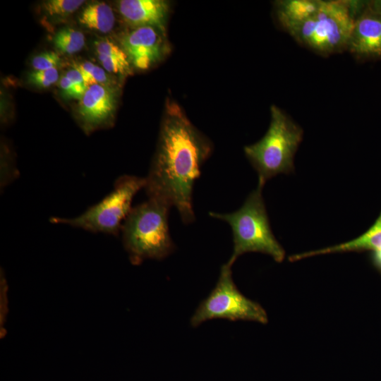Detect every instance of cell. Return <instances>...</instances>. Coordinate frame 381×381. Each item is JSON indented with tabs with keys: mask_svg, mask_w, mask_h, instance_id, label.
Instances as JSON below:
<instances>
[{
	"mask_svg": "<svg viewBox=\"0 0 381 381\" xmlns=\"http://www.w3.org/2000/svg\"><path fill=\"white\" fill-rule=\"evenodd\" d=\"M211 150L209 141L181 107L169 100L157 152L145 177L144 189L148 198L175 207L184 224L193 222V186Z\"/></svg>",
	"mask_w": 381,
	"mask_h": 381,
	"instance_id": "obj_1",
	"label": "cell"
},
{
	"mask_svg": "<svg viewBox=\"0 0 381 381\" xmlns=\"http://www.w3.org/2000/svg\"><path fill=\"white\" fill-rule=\"evenodd\" d=\"M170 207L149 199L133 207L121 229L122 243L133 265L145 260H162L175 248L169 229Z\"/></svg>",
	"mask_w": 381,
	"mask_h": 381,
	"instance_id": "obj_2",
	"label": "cell"
},
{
	"mask_svg": "<svg viewBox=\"0 0 381 381\" xmlns=\"http://www.w3.org/2000/svg\"><path fill=\"white\" fill-rule=\"evenodd\" d=\"M270 123L265 135L244 147L246 156L258 175V186L280 174L294 171V156L303 131L281 109L270 108Z\"/></svg>",
	"mask_w": 381,
	"mask_h": 381,
	"instance_id": "obj_3",
	"label": "cell"
},
{
	"mask_svg": "<svg viewBox=\"0 0 381 381\" xmlns=\"http://www.w3.org/2000/svg\"><path fill=\"white\" fill-rule=\"evenodd\" d=\"M262 188L258 186L243 205L232 213H209L212 217L226 222L231 227L234 248L226 262L230 266L239 256L250 252L269 255L277 262H282L285 258L286 252L270 226Z\"/></svg>",
	"mask_w": 381,
	"mask_h": 381,
	"instance_id": "obj_4",
	"label": "cell"
},
{
	"mask_svg": "<svg viewBox=\"0 0 381 381\" xmlns=\"http://www.w3.org/2000/svg\"><path fill=\"white\" fill-rule=\"evenodd\" d=\"M356 20L349 0L323 1L319 11L289 35L300 44L327 56L346 50Z\"/></svg>",
	"mask_w": 381,
	"mask_h": 381,
	"instance_id": "obj_5",
	"label": "cell"
},
{
	"mask_svg": "<svg viewBox=\"0 0 381 381\" xmlns=\"http://www.w3.org/2000/svg\"><path fill=\"white\" fill-rule=\"evenodd\" d=\"M146 183L145 178L123 175L117 178L112 190L96 204L75 217H52V224H65L92 233L117 236L130 213L135 195Z\"/></svg>",
	"mask_w": 381,
	"mask_h": 381,
	"instance_id": "obj_6",
	"label": "cell"
},
{
	"mask_svg": "<svg viewBox=\"0 0 381 381\" xmlns=\"http://www.w3.org/2000/svg\"><path fill=\"white\" fill-rule=\"evenodd\" d=\"M216 318L268 322L267 314L261 305L238 290L232 278L231 266L227 263L222 266L214 288L199 304L190 322L196 327L205 321Z\"/></svg>",
	"mask_w": 381,
	"mask_h": 381,
	"instance_id": "obj_7",
	"label": "cell"
},
{
	"mask_svg": "<svg viewBox=\"0 0 381 381\" xmlns=\"http://www.w3.org/2000/svg\"><path fill=\"white\" fill-rule=\"evenodd\" d=\"M120 42L131 64L140 70L155 65L169 50L166 33L150 26L133 28L121 37Z\"/></svg>",
	"mask_w": 381,
	"mask_h": 381,
	"instance_id": "obj_8",
	"label": "cell"
},
{
	"mask_svg": "<svg viewBox=\"0 0 381 381\" xmlns=\"http://www.w3.org/2000/svg\"><path fill=\"white\" fill-rule=\"evenodd\" d=\"M346 50L360 60L381 58V13L369 5L355 20Z\"/></svg>",
	"mask_w": 381,
	"mask_h": 381,
	"instance_id": "obj_9",
	"label": "cell"
},
{
	"mask_svg": "<svg viewBox=\"0 0 381 381\" xmlns=\"http://www.w3.org/2000/svg\"><path fill=\"white\" fill-rule=\"evenodd\" d=\"M115 92L110 87L93 84L80 99L78 115L84 129L91 131L106 123L116 107Z\"/></svg>",
	"mask_w": 381,
	"mask_h": 381,
	"instance_id": "obj_10",
	"label": "cell"
},
{
	"mask_svg": "<svg viewBox=\"0 0 381 381\" xmlns=\"http://www.w3.org/2000/svg\"><path fill=\"white\" fill-rule=\"evenodd\" d=\"M370 253L373 265L381 273V211L374 223L357 238L333 246L291 255V262L304 258L330 253L365 252Z\"/></svg>",
	"mask_w": 381,
	"mask_h": 381,
	"instance_id": "obj_11",
	"label": "cell"
},
{
	"mask_svg": "<svg viewBox=\"0 0 381 381\" xmlns=\"http://www.w3.org/2000/svg\"><path fill=\"white\" fill-rule=\"evenodd\" d=\"M118 9L123 20L133 28L150 26L166 33L169 4L163 0H121Z\"/></svg>",
	"mask_w": 381,
	"mask_h": 381,
	"instance_id": "obj_12",
	"label": "cell"
},
{
	"mask_svg": "<svg viewBox=\"0 0 381 381\" xmlns=\"http://www.w3.org/2000/svg\"><path fill=\"white\" fill-rule=\"evenodd\" d=\"M322 0H280L275 2V14L289 34L312 18L320 8Z\"/></svg>",
	"mask_w": 381,
	"mask_h": 381,
	"instance_id": "obj_13",
	"label": "cell"
},
{
	"mask_svg": "<svg viewBox=\"0 0 381 381\" xmlns=\"http://www.w3.org/2000/svg\"><path fill=\"white\" fill-rule=\"evenodd\" d=\"M79 22L87 28L107 33L115 23L112 8L105 2H94L87 5L79 15Z\"/></svg>",
	"mask_w": 381,
	"mask_h": 381,
	"instance_id": "obj_14",
	"label": "cell"
},
{
	"mask_svg": "<svg viewBox=\"0 0 381 381\" xmlns=\"http://www.w3.org/2000/svg\"><path fill=\"white\" fill-rule=\"evenodd\" d=\"M53 42L58 50L67 54H73L80 51L85 43L82 32L73 28L59 30L54 36Z\"/></svg>",
	"mask_w": 381,
	"mask_h": 381,
	"instance_id": "obj_15",
	"label": "cell"
},
{
	"mask_svg": "<svg viewBox=\"0 0 381 381\" xmlns=\"http://www.w3.org/2000/svg\"><path fill=\"white\" fill-rule=\"evenodd\" d=\"M85 2L82 0H48L41 4V9L50 16L65 18L78 10Z\"/></svg>",
	"mask_w": 381,
	"mask_h": 381,
	"instance_id": "obj_16",
	"label": "cell"
},
{
	"mask_svg": "<svg viewBox=\"0 0 381 381\" xmlns=\"http://www.w3.org/2000/svg\"><path fill=\"white\" fill-rule=\"evenodd\" d=\"M57 68L44 71L34 70L28 74V81L38 87H48L59 80Z\"/></svg>",
	"mask_w": 381,
	"mask_h": 381,
	"instance_id": "obj_17",
	"label": "cell"
},
{
	"mask_svg": "<svg viewBox=\"0 0 381 381\" xmlns=\"http://www.w3.org/2000/svg\"><path fill=\"white\" fill-rule=\"evenodd\" d=\"M97 58L103 68L108 72L128 75L131 73V63L128 59H121L116 57L97 54Z\"/></svg>",
	"mask_w": 381,
	"mask_h": 381,
	"instance_id": "obj_18",
	"label": "cell"
},
{
	"mask_svg": "<svg viewBox=\"0 0 381 381\" xmlns=\"http://www.w3.org/2000/svg\"><path fill=\"white\" fill-rule=\"evenodd\" d=\"M61 63V57L53 51L42 52L35 55L32 59V66L36 71L56 68Z\"/></svg>",
	"mask_w": 381,
	"mask_h": 381,
	"instance_id": "obj_19",
	"label": "cell"
},
{
	"mask_svg": "<svg viewBox=\"0 0 381 381\" xmlns=\"http://www.w3.org/2000/svg\"><path fill=\"white\" fill-rule=\"evenodd\" d=\"M94 45L97 54L128 59L123 49L108 39H99Z\"/></svg>",
	"mask_w": 381,
	"mask_h": 381,
	"instance_id": "obj_20",
	"label": "cell"
},
{
	"mask_svg": "<svg viewBox=\"0 0 381 381\" xmlns=\"http://www.w3.org/2000/svg\"><path fill=\"white\" fill-rule=\"evenodd\" d=\"M62 95L66 98L80 99L85 90L75 86L65 75L59 80Z\"/></svg>",
	"mask_w": 381,
	"mask_h": 381,
	"instance_id": "obj_21",
	"label": "cell"
},
{
	"mask_svg": "<svg viewBox=\"0 0 381 381\" xmlns=\"http://www.w3.org/2000/svg\"><path fill=\"white\" fill-rule=\"evenodd\" d=\"M66 75L78 87L86 90L87 86L80 73L75 68L70 69Z\"/></svg>",
	"mask_w": 381,
	"mask_h": 381,
	"instance_id": "obj_22",
	"label": "cell"
},
{
	"mask_svg": "<svg viewBox=\"0 0 381 381\" xmlns=\"http://www.w3.org/2000/svg\"><path fill=\"white\" fill-rule=\"evenodd\" d=\"M369 7L381 13V0L369 1Z\"/></svg>",
	"mask_w": 381,
	"mask_h": 381,
	"instance_id": "obj_23",
	"label": "cell"
}]
</instances>
